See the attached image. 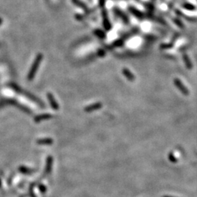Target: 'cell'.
<instances>
[{
	"label": "cell",
	"instance_id": "obj_1",
	"mask_svg": "<svg viewBox=\"0 0 197 197\" xmlns=\"http://www.w3.org/2000/svg\"><path fill=\"white\" fill-rule=\"evenodd\" d=\"M42 59H43L42 55L37 56L36 60H35L34 64H33V65L32 67V69H31L29 74V80H32V79L34 78L35 72H36L37 68H38L39 65V62H40Z\"/></svg>",
	"mask_w": 197,
	"mask_h": 197
},
{
	"label": "cell",
	"instance_id": "obj_2",
	"mask_svg": "<svg viewBox=\"0 0 197 197\" xmlns=\"http://www.w3.org/2000/svg\"><path fill=\"white\" fill-rule=\"evenodd\" d=\"M174 83H175V86L179 89L180 91L182 94L185 95V96H188V95L189 94V91H188V89L184 86V84L182 83L181 81H180V79L178 78L174 79Z\"/></svg>",
	"mask_w": 197,
	"mask_h": 197
},
{
	"label": "cell",
	"instance_id": "obj_3",
	"mask_svg": "<svg viewBox=\"0 0 197 197\" xmlns=\"http://www.w3.org/2000/svg\"><path fill=\"white\" fill-rule=\"evenodd\" d=\"M102 18H103V26L105 27V30L109 31L111 29V24L110 23V20L108 19V16H107V12L106 10H102Z\"/></svg>",
	"mask_w": 197,
	"mask_h": 197
},
{
	"label": "cell",
	"instance_id": "obj_4",
	"mask_svg": "<svg viewBox=\"0 0 197 197\" xmlns=\"http://www.w3.org/2000/svg\"><path fill=\"white\" fill-rule=\"evenodd\" d=\"M101 107H102V104L101 102H97L86 107V108H85V111L88 112V113H91V112L96 111L97 110H99L101 108Z\"/></svg>",
	"mask_w": 197,
	"mask_h": 197
},
{
	"label": "cell",
	"instance_id": "obj_5",
	"mask_svg": "<svg viewBox=\"0 0 197 197\" xmlns=\"http://www.w3.org/2000/svg\"><path fill=\"white\" fill-rule=\"evenodd\" d=\"M122 72H123V75L126 77V78L128 79V80L131 82H133L135 80V76L133 74H132V72L130 71V70H128V69H126V68H123V69H122Z\"/></svg>",
	"mask_w": 197,
	"mask_h": 197
},
{
	"label": "cell",
	"instance_id": "obj_6",
	"mask_svg": "<svg viewBox=\"0 0 197 197\" xmlns=\"http://www.w3.org/2000/svg\"><path fill=\"white\" fill-rule=\"evenodd\" d=\"M115 12L116 15H118V16H119V17L121 18V19L123 20V21L126 23V24H128V22L129 21V20H128V17H127V16H126V14H125V13H123V12H122L121 10H118V9L115 10Z\"/></svg>",
	"mask_w": 197,
	"mask_h": 197
},
{
	"label": "cell",
	"instance_id": "obj_7",
	"mask_svg": "<svg viewBox=\"0 0 197 197\" xmlns=\"http://www.w3.org/2000/svg\"><path fill=\"white\" fill-rule=\"evenodd\" d=\"M182 59H183L184 63H185L186 67H187L188 69H191L193 65L191 64V61H190V60L189 59V57H188V56L187 54H183L182 55Z\"/></svg>",
	"mask_w": 197,
	"mask_h": 197
},
{
	"label": "cell",
	"instance_id": "obj_8",
	"mask_svg": "<svg viewBox=\"0 0 197 197\" xmlns=\"http://www.w3.org/2000/svg\"><path fill=\"white\" fill-rule=\"evenodd\" d=\"M47 96H48V99L50 101V103H51V106L53 107L55 110L59 109V105H58L54 97H53V95H52L51 94H47Z\"/></svg>",
	"mask_w": 197,
	"mask_h": 197
},
{
	"label": "cell",
	"instance_id": "obj_9",
	"mask_svg": "<svg viewBox=\"0 0 197 197\" xmlns=\"http://www.w3.org/2000/svg\"><path fill=\"white\" fill-rule=\"evenodd\" d=\"M129 11L133 14L134 16H135L137 18H143V13L142 12H140V10L135 9L134 7H129Z\"/></svg>",
	"mask_w": 197,
	"mask_h": 197
},
{
	"label": "cell",
	"instance_id": "obj_10",
	"mask_svg": "<svg viewBox=\"0 0 197 197\" xmlns=\"http://www.w3.org/2000/svg\"><path fill=\"white\" fill-rule=\"evenodd\" d=\"M72 2H73L76 5H78V7H80L83 8V9H84L85 11H88L87 10H88V9L87 8L86 5H85L83 2H82L80 1V0H72Z\"/></svg>",
	"mask_w": 197,
	"mask_h": 197
},
{
	"label": "cell",
	"instance_id": "obj_11",
	"mask_svg": "<svg viewBox=\"0 0 197 197\" xmlns=\"http://www.w3.org/2000/svg\"><path fill=\"white\" fill-rule=\"evenodd\" d=\"M94 32V34L100 39H104L105 37H106L105 33L100 29H95Z\"/></svg>",
	"mask_w": 197,
	"mask_h": 197
},
{
	"label": "cell",
	"instance_id": "obj_12",
	"mask_svg": "<svg viewBox=\"0 0 197 197\" xmlns=\"http://www.w3.org/2000/svg\"><path fill=\"white\" fill-rule=\"evenodd\" d=\"M183 7L185 8V9H186V10H190V11H192V10H194L195 9H196L195 6L191 5V4H184Z\"/></svg>",
	"mask_w": 197,
	"mask_h": 197
},
{
	"label": "cell",
	"instance_id": "obj_13",
	"mask_svg": "<svg viewBox=\"0 0 197 197\" xmlns=\"http://www.w3.org/2000/svg\"><path fill=\"white\" fill-rule=\"evenodd\" d=\"M51 115H43V116H39L36 118V121H39V120H43V119H47V118H51Z\"/></svg>",
	"mask_w": 197,
	"mask_h": 197
},
{
	"label": "cell",
	"instance_id": "obj_14",
	"mask_svg": "<svg viewBox=\"0 0 197 197\" xmlns=\"http://www.w3.org/2000/svg\"><path fill=\"white\" fill-rule=\"evenodd\" d=\"M169 159L172 161V162H173V163H176V162H177V159H175V157L174 156V155H173L172 153H169Z\"/></svg>",
	"mask_w": 197,
	"mask_h": 197
},
{
	"label": "cell",
	"instance_id": "obj_15",
	"mask_svg": "<svg viewBox=\"0 0 197 197\" xmlns=\"http://www.w3.org/2000/svg\"><path fill=\"white\" fill-rule=\"evenodd\" d=\"M174 22H175V24H177L178 26L180 28L183 29L184 28V25L182 24L181 22H180V20H179L178 19H177V18H175V19H174Z\"/></svg>",
	"mask_w": 197,
	"mask_h": 197
},
{
	"label": "cell",
	"instance_id": "obj_16",
	"mask_svg": "<svg viewBox=\"0 0 197 197\" xmlns=\"http://www.w3.org/2000/svg\"><path fill=\"white\" fill-rule=\"evenodd\" d=\"M172 47V45H169V44H161V49H167L170 48V47Z\"/></svg>",
	"mask_w": 197,
	"mask_h": 197
},
{
	"label": "cell",
	"instance_id": "obj_17",
	"mask_svg": "<svg viewBox=\"0 0 197 197\" xmlns=\"http://www.w3.org/2000/svg\"><path fill=\"white\" fill-rule=\"evenodd\" d=\"M99 6L102 8L105 6V0H99Z\"/></svg>",
	"mask_w": 197,
	"mask_h": 197
},
{
	"label": "cell",
	"instance_id": "obj_18",
	"mask_svg": "<svg viewBox=\"0 0 197 197\" xmlns=\"http://www.w3.org/2000/svg\"><path fill=\"white\" fill-rule=\"evenodd\" d=\"M39 143H43V142H45V143H51L52 142V140H40L38 142Z\"/></svg>",
	"mask_w": 197,
	"mask_h": 197
},
{
	"label": "cell",
	"instance_id": "obj_19",
	"mask_svg": "<svg viewBox=\"0 0 197 197\" xmlns=\"http://www.w3.org/2000/svg\"><path fill=\"white\" fill-rule=\"evenodd\" d=\"M163 197H174V196H163Z\"/></svg>",
	"mask_w": 197,
	"mask_h": 197
}]
</instances>
